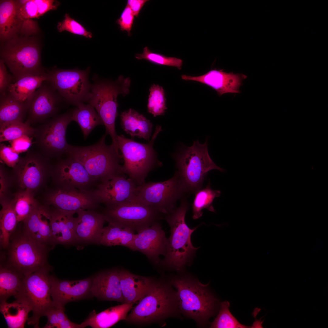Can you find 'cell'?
<instances>
[{
    "label": "cell",
    "instance_id": "cell-11",
    "mask_svg": "<svg viewBox=\"0 0 328 328\" xmlns=\"http://www.w3.org/2000/svg\"><path fill=\"white\" fill-rule=\"evenodd\" d=\"M186 192L177 174L161 182H144L137 186L131 201L152 207L167 214L174 208L177 200Z\"/></svg>",
    "mask_w": 328,
    "mask_h": 328
},
{
    "label": "cell",
    "instance_id": "cell-44",
    "mask_svg": "<svg viewBox=\"0 0 328 328\" xmlns=\"http://www.w3.org/2000/svg\"><path fill=\"white\" fill-rule=\"evenodd\" d=\"M135 57L138 60H144L158 65L176 67L179 70L182 65V60L152 52L147 46L144 48L142 53H137Z\"/></svg>",
    "mask_w": 328,
    "mask_h": 328
},
{
    "label": "cell",
    "instance_id": "cell-26",
    "mask_svg": "<svg viewBox=\"0 0 328 328\" xmlns=\"http://www.w3.org/2000/svg\"><path fill=\"white\" fill-rule=\"evenodd\" d=\"M91 293L101 300L125 303L121 292L119 269L106 270L93 278Z\"/></svg>",
    "mask_w": 328,
    "mask_h": 328
},
{
    "label": "cell",
    "instance_id": "cell-35",
    "mask_svg": "<svg viewBox=\"0 0 328 328\" xmlns=\"http://www.w3.org/2000/svg\"><path fill=\"white\" fill-rule=\"evenodd\" d=\"M72 110V121L77 122L83 133L84 139L92 130L103 122L94 108L88 104L80 103Z\"/></svg>",
    "mask_w": 328,
    "mask_h": 328
},
{
    "label": "cell",
    "instance_id": "cell-40",
    "mask_svg": "<svg viewBox=\"0 0 328 328\" xmlns=\"http://www.w3.org/2000/svg\"><path fill=\"white\" fill-rule=\"evenodd\" d=\"M36 128L20 121H13L0 125V142L11 141L24 135L34 137Z\"/></svg>",
    "mask_w": 328,
    "mask_h": 328
},
{
    "label": "cell",
    "instance_id": "cell-15",
    "mask_svg": "<svg viewBox=\"0 0 328 328\" xmlns=\"http://www.w3.org/2000/svg\"><path fill=\"white\" fill-rule=\"evenodd\" d=\"M26 101L28 115L25 123L30 125L45 121L57 115L62 104L65 102L63 97L47 80L43 81Z\"/></svg>",
    "mask_w": 328,
    "mask_h": 328
},
{
    "label": "cell",
    "instance_id": "cell-48",
    "mask_svg": "<svg viewBox=\"0 0 328 328\" xmlns=\"http://www.w3.org/2000/svg\"><path fill=\"white\" fill-rule=\"evenodd\" d=\"M15 81L13 76L9 74L7 71L5 64L2 59L0 60V94L8 91L10 85Z\"/></svg>",
    "mask_w": 328,
    "mask_h": 328
},
{
    "label": "cell",
    "instance_id": "cell-43",
    "mask_svg": "<svg viewBox=\"0 0 328 328\" xmlns=\"http://www.w3.org/2000/svg\"><path fill=\"white\" fill-rule=\"evenodd\" d=\"M149 91L147 105L148 111L155 117L164 114L167 108L163 87L158 85L153 84L151 86Z\"/></svg>",
    "mask_w": 328,
    "mask_h": 328
},
{
    "label": "cell",
    "instance_id": "cell-27",
    "mask_svg": "<svg viewBox=\"0 0 328 328\" xmlns=\"http://www.w3.org/2000/svg\"><path fill=\"white\" fill-rule=\"evenodd\" d=\"M120 283L125 303L139 302L149 291L156 280L151 277L133 274L119 269Z\"/></svg>",
    "mask_w": 328,
    "mask_h": 328
},
{
    "label": "cell",
    "instance_id": "cell-20",
    "mask_svg": "<svg viewBox=\"0 0 328 328\" xmlns=\"http://www.w3.org/2000/svg\"><path fill=\"white\" fill-rule=\"evenodd\" d=\"M167 240L165 232L157 222L135 234L134 251L144 254L152 263L159 265L161 261L159 256L166 255Z\"/></svg>",
    "mask_w": 328,
    "mask_h": 328
},
{
    "label": "cell",
    "instance_id": "cell-45",
    "mask_svg": "<svg viewBox=\"0 0 328 328\" xmlns=\"http://www.w3.org/2000/svg\"><path fill=\"white\" fill-rule=\"evenodd\" d=\"M59 32L67 31L72 34L83 36L91 39L93 37L92 33L87 31L80 23L71 18L69 14H65L63 20L58 22L57 26Z\"/></svg>",
    "mask_w": 328,
    "mask_h": 328
},
{
    "label": "cell",
    "instance_id": "cell-18",
    "mask_svg": "<svg viewBox=\"0 0 328 328\" xmlns=\"http://www.w3.org/2000/svg\"><path fill=\"white\" fill-rule=\"evenodd\" d=\"M137 185L130 178L124 175L115 176L100 182L92 190L99 202L110 206L129 202L132 200Z\"/></svg>",
    "mask_w": 328,
    "mask_h": 328
},
{
    "label": "cell",
    "instance_id": "cell-31",
    "mask_svg": "<svg viewBox=\"0 0 328 328\" xmlns=\"http://www.w3.org/2000/svg\"><path fill=\"white\" fill-rule=\"evenodd\" d=\"M120 116L122 128L132 138L136 136L149 140L153 125L143 114L130 108L122 112Z\"/></svg>",
    "mask_w": 328,
    "mask_h": 328
},
{
    "label": "cell",
    "instance_id": "cell-29",
    "mask_svg": "<svg viewBox=\"0 0 328 328\" xmlns=\"http://www.w3.org/2000/svg\"><path fill=\"white\" fill-rule=\"evenodd\" d=\"M134 304L124 303L111 307L97 313L94 311L80 324L82 328L89 326L93 328H110L119 321L125 320Z\"/></svg>",
    "mask_w": 328,
    "mask_h": 328
},
{
    "label": "cell",
    "instance_id": "cell-30",
    "mask_svg": "<svg viewBox=\"0 0 328 328\" xmlns=\"http://www.w3.org/2000/svg\"><path fill=\"white\" fill-rule=\"evenodd\" d=\"M22 23L19 18L16 0L0 2V37L6 41L16 36L21 31Z\"/></svg>",
    "mask_w": 328,
    "mask_h": 328
},
{
    "label": "cell",
    "instance_id": "cell-42",
    "mask_svg": "<svg viewBox=\"0 0 328 328\" xmlns=\"http://www.w3.org/2000/svg\"><path fill=\"white\" fill-rule=\"evenodd\" d=\"M229 302L225 301L221 303L219 313L211 323L210 328H247L257 327L256 323L247 326L240 323L230 312Z\"/></svg>",
    "mask_w": 328,
    "mask_h": 328
},
{
    "label": "cell",
    "instance_id": "cell-2",
    "mask_svg": "<svg viewBox=\"0 0 328 328\" xmlns=\"http://www.w3.org/2000/svg\"><path fill=\"white\" fill-rule=\"evenodd\" d=\"M106 135H103L92 145H70L66 155L81 163L94 182H104L125 174L122 166L120 164L122 157L119 150L112 144H106Z\"/></svg>",
    "mask_w": 328,
    "mask_h": 328
},
{
    "label": "cell",
    "instance_id": "cell-47",
    "mask_svg": "<svg viewBox=\"0 0 328 328\" xmlns=\"http://www.w3.org/2000/svg\"><path fill=\"white\" fill-rule=\"evenodd\" d=\"M0 157L1 160L8 166L14 168L19 162V154L12 147L3 144H0Z\"/></svg>",
    "mask_w": 328,
    "mask_h": 328
},
{
    "label": "cell",
    "instance_id": "cell-3",
    "mask_svg": "<svg viewBox=\"0 0 328 328\" xmlns=\"http://www.w3.org/2000/svg\"><path fill=\"white\" fill-rule=\"evenodd\" d=\"M188 208V202L183 199L178 207L166 214L165 219L170 227V235L167 238L166 255L159 264L164 268L182 272L198 248L193 246L190 239L196 227L191 229L185 222Z\"/></svg>",
    "mask_w": 328,
    "mask_h": 328
},
{
    "label": "cell",
    "instance_id": "cell-16",
    "mask_svg": "<svg viewBox=\"0 0 328 328\" xmlns=\"http://www.w3.org/2000/svg\"><path fill=\"white\" fill-rule=\"evenodd\" d=\"M46 157L39 150H29L13 168L19 184L23 190L32 191L37 189L44 174L51 171Z\"/></svg>",
    "mask_w": 328,
    "mask_h": 328
},
{
    "label": "cell",
    "instance_id": "cell-1",
    "mask_svg": "<svg viewBox=\"0 0 328 328\" xmlns=\"http://www.w3.org/2000/svg\"><path fill=\"white\" fill-rule=\"evenodd\" d=\"M176 289L179 312L204 326L214 314L217 300L209 291L207 284L187 275L172 277L168 281Z\"/></svg>",
    "mask_w": 328,
    "mask_h": 328
},
{
    "label": "cell",
    "instance_id": "cell-10",
    "mask_svg": "<svg viewBox=\"0 0 328 328\" xmlns=\"http://www.w3.org/2000/svg\"><path fill=\"white\" fill-rule=\"evenodd\" d=\"M53 267L48 265L25 276L16 299L24 302L29 306L32 312L28 318L27 323L39 328V320L45 316L51 309L56 307L51 297L50 272Z\"/></svg>",
    "mask_w": 328,
    "mask_h": 328
},
{
    "label": "cell",
    "instance_id": "cell-23",
    "mask_svg": "<svg viewBox=\"0 0 328 328\" xmlns=\"http://www.w3.org/2000/svg\"><path fill=\"white\" fill-rule=\"evenodd\" d=\"M76 213L75 231L78 243L100 244L105 221L102 213L80 210Z\"/></svg>",
    "mask_w": 328,
    "mask_h": 328
},
{
    "label": "cell",
    "instance_id": "cell-12",
    "mask_svg": "<svg viewBox=\"0 0 328 328\" xmlns=\"http://www.w3.org/2000/svg\"><path fill=\"white\" fill-rule=\"evenodd\" d=\"M90 67L63 69L54 67L46 70L47 81L53 85L66 103L75 105L87 102L91 84L89 81Z\"/></svg>",
    "mask_w": 328,
    "mask_h": 328
},
{
    "label": "cell",
    "instance_id": "cell-39",
    "mask_svg": "<svg viewBox=\"0 0 328 328\" xmlns=\"http://www.w3.org/2000/svg\"><path fill=\"white\" fill-rule=\"evenodd\" d=\"M195 193L192 205V217L194 219H198L202 216L203 209L214 212L212 203L214 199L219 197L221 193L220 190L212 189L209 184L205 188H201Z\"/></svg>",
    "mask_w": 328,
    "mask_h": 328
},
{
    "label": "cell",
    "instance_id": "cell-49",
    "mask_svg": "<svg viewBox=\"0 0 328 328\" xmlns=\"http://www.w3.org/2000/svg\"><path fill=\"white\" fill-rule=\"evenodd\" d=\"M10 142L12 148L19 154L28 151L32 144V138L24 135Z\"/></svg>",
    "mask_w": 328,
    "mask_h": 328
},
{
    "label": "cell",
    "instance_id": "cell-32",
    "mask_svg": "<svg viewBox=\"0 0 328 328\" xmlns=\"http://www.w3.org/2000/svg\"><path fill=\"white\" fill-rule=\"evenodd\" d=\"M28 109L26 100L19 101L8 91L0 94V125L15 121L23 122Z\"/></svg>",
    "mask_w": 328,
    "mask_h": 328
},
{
    "label": "cell",
    "instance_id": "cell-24",
    "mask_svg": "<svg viewBox=\"0 0 328 328\" xmlns=\"http://www.w3.org/2000/svg\"><path fill=\"white\" fill-rule=\"evenodd\" d=\"M51 210L38 206L23 221V231L29 237L52 249L55 247L51 230Z\"/></svg>",
    "mask_w": 328,
    "mask_h": 328
},
{
    "label": "cell",
    "instance_id": "cell-38",
    "mask_svg": "<svg viewBox=\"0 0 328 328\" xmlns=\"http://www.w3.org/2000/svg\"><path fill=\"white\" fill-rule=\"evenodd\" d=\"M46 80V74L25 76L11 84L8 91L17 100L24 101Z\"/></svg>",
    "mask_w": 328,
    "mask_h": 328
},
{
    "label": "cell",
    "instance_id": "cell-28",
    "mask_svg": "<svg viewBox=\"0 0 328 328\" xmlns=\"http://www.w3.org/2000/svg\"><path fill=\"white\" fill-rule=\"evenodd\" d=\"M17 12L22 24V30L36 29L32 19L38 18L47 12L56 10L60 4L54 0H16Z\"/></svg>",
    "mask_w": 328,
    "mask_h": 328
},
{
    "label": "cell",
    "instance_id": "cell-6",
    "mask_svg": "<svg viewBox=\"0 0 328 328\" xmlns=\"http://www.w3.org/2000/svg\"><path fill=\"white\" fill-rule=\"evenodd\" d=\"M87 102L95 109L106 129V134L111 137L112 144L117 145L115 121L118 115L117 97L128 94L131 80L129 77L120 75L115 81L101 79L94 77Z\"/></svg>",
    "mask_w": 328,
    "mask_h": 328
},
{
    "label": "cell",
    "instance_id": "cell-22",
    "mask_svg": "<svg viewBox=\"0 0 328 328\" xmlns=\"http://www.w3.org/2000/svg\"><path fill=\"white\" fill-rule=\"evenodd\" d=\"M247 77L243 74L227 73L223 69L212 70L199 76H181L183 80L196 81L212 87L220 96L226 93H240L239 88Z\"/></svg>",
    "mask_w": 328,
    "mask_h": 328
},
{
    "label": "cell",
    "instance_id": "cell-46",
    "mask_svg": "<svg viewBox=\"0 0 328 328\" xmlns=\"http://www.w3.org/2000/svg\"><path fill=\"white\" fill-rule=\"evenodd\" d=\"M134 16L129 7L126 5L121 14L120 17L116 21L122 31H126L128 36L131 35L130 31L133 24Z\"/></svg>",
    "mask_w": 328,
    "mask_h": 328
},
{
    "label": "cell",
    "instance_id": "cell-52",
    "mask_svg": "<svg viewBox=\"0 0 328 328\" xmlns=\"http://www.w3.org/2000/svg\"><path fill=\"white\" fill-rule=\"evenodd\" d=\"M148 0H128L127 5L130 8L135 16L138 17L139 12Z\"/></svg>",
    "mask_w": 328,
    "mask_h": 328
},
{
    "label": "cell",
    "instance_id": "cell-50",
    "mask_svg": "<svg viewBox=\"0 0 328 328\" xmlns=\"http://www.w3.org/2000/svg\"><path fill=\"white\" fill-rule=\"evenodd\" d=\"M65 309L58 308V328H82L80 324L73 323L68 319L65 313Z\"/></svg>",
    "mask_w": 328,
    "mask_h": 328
},
{
    "label": "cell",
    "instance_id": "cell-7",
    "mask_svg": "<svg viewBox=\"0 0 328 328\" xmlns=\"http://www.w3.org/2000/svg\"><path fill=\"white\" fill-rule=\"evenodd\" d=\"M207 141L200 144L198 140L173 155L179 177L186 192L196 193L201 188L207 173L215 169L223 172L210 157Z\"/></svg>",
    "mask_w": 328,
    "mask_h": 328
},
{
    "label": "cell",
    "instance_id": "cell-13",
    "mask_svg": "<svg viewBox=\"0 0 328 328\" xmlns=\"http://www.w3.org/2000/svg\"><path fill=\"white\" fill-rule=\"evenodd\" d=\"M102 213L108 223L137 232L158 222L162 214L152 207L132 201L105 206Z\"/></svg>",
    "mask_w": 328,
    "mask_h": 328
},
{
    "label": "cell",
    "instance_id": "cell-8",
    "mask_svg": "<svg viewBox=\"0 0 328 328\" xmlns=\"http://www.w3.org/2000/svg\"><path fill=\"white\" fill-rule=\"evenodd\" d=\"M0 56L15 81L26 76L45 75L39 46L32 38L17 36L6 41L1 50Z\"/></svg>",
    "mask_w": 328,
    "mask_h": 328
},
{
    "label": "cell",
    "instance_id": "cell-25",
    "mask_svg": "<svg viewBox=\"0 0 328 328\" xmlns=\"http://www.w3.org/2000/svg\"><path fill=\"white\" fill-rule=\"evenodd\" d=\"M51 230L53 243L68 245L78 243L75 231L76 212L55 208L51 210Z\"/></svg>",
    "mask_w": 328,
    "mask_h": 328
},
{
    "label": "cell",
    "instance_id": "cell-36",
    "mask_svg": "<svg viewBox=\"0 0 328 328\" xmlns=\"http://www.w3.org/2000/svg\"><path fill=\"white\" fill-rule=\"evenodd\" d=\"M24 276L4 263L0 262V301L6 302L10 296L18 293Z\"/></svg>",
    "mask_w": 328,
    "mask_h": 328
},
{
    "label": "cell",
    "instance_id": "cell-51",
    "mask_svg": "<svg viewBox=\"0 0 328 328\" xmlns=\"http://www.w3.org/2000/svg\"><path fill=\"white\" fill-rule=\"evenodd\" d=\"M58 308L54 307L50 310L45 316L47 317L48 321L45 328H58L59 322L57 314Z\"/></svg>",
    "mask_w": 328,
    "mask_h": 328
},
{
    "label": "cell",
    "instance_id": "cell-33",
    "mask_svg": "<svg viewBox=\"0 0 328 328\" xmlns=\"http://www.w3.org/2000/svg\"><path fill=\"white\" fill-rule=\"evenodd\" d=\"M135 234L131 229L108 223L103 229L100 244L107 246H121L135 251Z\"/></svg>",
    "mask_w": 328,
    "mask_h": 328
},
{
    "label": "cell",
    "instance_id": "cell-21",
    "mask_svg": "<svg viewBox=\"0 0 328 328\" xmlns=\"http://www.w3.org/2000/svg\"><path fill=\"white\" fill-rule=\"evenodd\" d=\"M93 278L68 280L60 279L52 275L51 296L55 306L65 309L67 303L86 297L91 293Z\"/></svg>",
    "mask_w": 328,
    "mask_h": 328
},
{
    "label": "cell",
    "instance_id": "cell-17",
    "mask_svg": "<svg viewBox=\"0 0 328 328\" xmlns=\"http://www.w3.org/2000/svg\"><path fill=\"white\" fill-rule=\"evenodd\" d=\"M54 208L76 212L80 210H96L100 203L92 190L58 187L48 197Z\"/></svg>",
    "mask_w": 328,
    "mask_h": 328
},
{
    "label": "cell",
    "instance_id": "cell-41",
    "mask_svg": "<svg viewBox=\"0 0 328 328\" xmlns=\"http://www.w3.org/2000/svg\"><path fill=\"white\" fill-rule=\"evenodd\" d=\"M12 201L18 222L23 221L38 206L32 191L28 190L17 193Z\"/></svg>",
    "mask_w": 328,
    "mask_h": 328
},
{
    "label": "cell",
    "instance_id": "cell-14",
    "mask_svg": "<svg viewBox=\"0 0 328 328\" xmlns=\"http://www.w3.org/2000/svg\"><path fill=\"white\" fill-rule=\"evenodd\" d=\"M72 110L52 118L36 128L34 136L38 150L46 157L59 158L66 155L70 145L67 142V128L72 121Z\"/></svg>",
    "mask_w": 328,
    "mask_h": 328
},
{
    "label": "cell",
    "instance_id": "cell-4",
    "mask_svg": "<svg viewBox=\"0 0 328 328\" xmlns=\"http://www.w3.org/2000/svg\"><path fill=\"white\" fill-rule=\"evenodd\" d=\"M178 312L176 291L168 281L156 280L149 291L132 307L125 320L133 324H146L176 316Z\"/></svg>",
    "mask_w": 328,
    "mask_h": 328
},
{
    "label": "cell",
    "instance_id": "cell-9",
    "mask_svg": "<svg viewBox=\"0 0 328 328\" xmlns=\"http://www.w3.org/2000/svg\"><path fill=\"white\" fill-rule=\"evenodd\" d=\"M161 131V127L157 126L151 140L147 144L135 142L122 135L117 136V144L124 160L122 166L124 173L137 186L145 182L149 173L159 163L153 144Z\"/></svg>",
    "mask_w": 328,
    "mask_h": 328
},
{
    "label": "cell",
    "instance_id": "cell-5",
    "mask_svg": "<svg viewBox=\"0 0 328 328\" xmlns=\"http://www.w3.org/2000/svg\"><path fill=\"white\" fill-rule=\"evenodd\" d=\"M52 249L26 234L22 228L15 230L10 238L2 262L24 277L48 265L49 252Z\"/></svg>",
    "mask_w": 328,
    "mask_h": 328
},
{
    "label": "cell",
    "instance_id": "cell-53",
    "mask_svg": "<svg viewBox=\"0 0 328 328\" xmlns=\"http://www.w3.org/2000/svg\"><path fill=\"white\" fill-rule=\"evenodd\" d=\"M0 197H2L6 190V185L4 171L2 167H0Z\"/></svg>",
    "mask_w": 328,
    "mask_h": 328
},
{
    "label": "cell",
    "instance_id": "cell-34",
    "mask_svg": "<svg viewBox=\"0 0 328 328\" xmlns=\"http://www.w3.org/2000/svg\"><path fill=\"white\" fill-rule=\"evenodd\" d=\"M0 310L9 328H23L31 311L30 306L24 302L16 299L12 303H0Z\"/></svg>",
    "mask_w": 328,
    "mask_h": 328
},
{
    "label": "cell",
    "instance_id": "cell-37",
    "mask_svg": "<svg viewBox=\"0 0 328 328\" xmlns=\"http://www.w3.org/2000/svg\"><path fill=\"white\" fill-rule=\"evenodd\" d=\"M2 206L0 212V244L1 248L5 250L9 246L11 236L16 229L18 222L12 200L3 202Z\"/></svg>",
    "mask_w": 328,
    "mask_h": 328
},
{
    "label": "cell",
    "instance_id": "cell-19",
    "mask_svg": "<svg viewBox=\"0 0 328 328\" xmlns=\"http://www.w3.org/2000/svg\"><path fill=\"white\" fill-rule=\"evenodd\" d=\"M51 172L59 187L89 190L95 182L81 163L68 157L60 160Z\"/></svg>",
    "mask_w": 328,
    "mask_h": 328
}]
</instances>
